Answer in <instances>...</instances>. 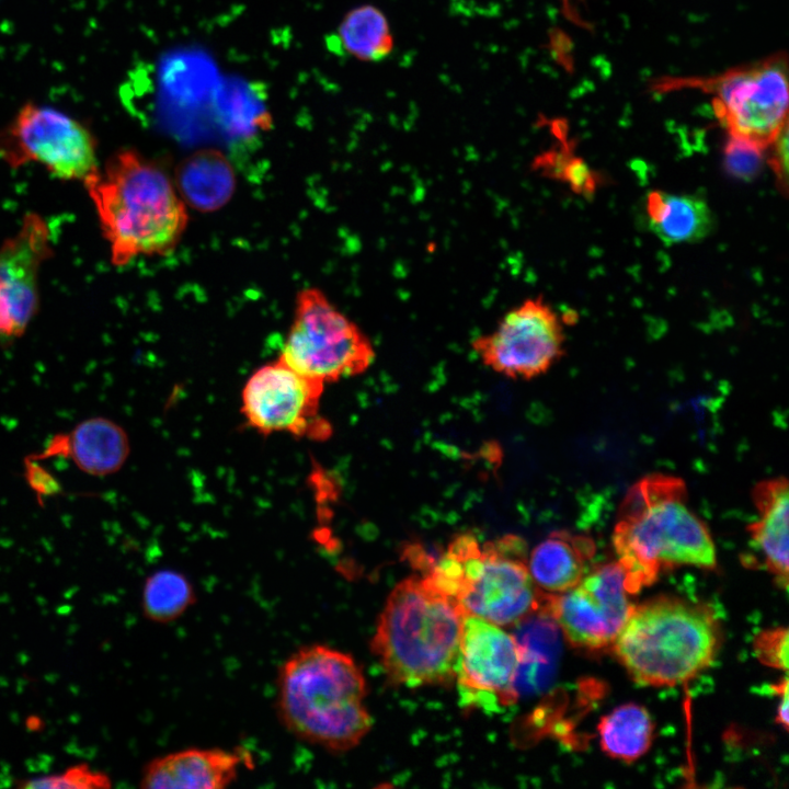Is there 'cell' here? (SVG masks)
<instances>
[{"label":"cell","mask_w":789,"mask_h":789,"mask_svg":"<svg viewBox=\"0 0 789 789\" xmlns=\"http://www.w3.org/2000/svg\"><path fill=\"white\" fill-rule=\"evenodd\" d=\"M597 731L601 747L607 755L632 763L651 747L654 723L644 707L628 702L604 716Z\"/></svg>","instance_id":"cell-20"},{"label":"cell","mask_w":789,"mask_h":789,"mask_svg":"<svg viewBox=\"0 0 789 789\" xmlns=\"http://www.w3.org/2000/svg\"><path fill=\"white\" fill-rule=\"evenodd\" d=\"M534 168L540 170L544 175L568 183L578 194L588 195L596 190L595 174L582 159L571 155L567 145L537 157Z\"/></svg>","instance_id":"cell-24"},{"label":"cell","mask_w":789,"mask_h":789,"mask_svg":"<svg viewBox=\"0 0 789 789\" xmlns=\"http://www.w3.org/2000/svg\"><path fill=\"white\" fill-rule=\"evenodd\" d=\"M788 482L779 477L756 484L754 503L758 518L748 526L754 546L782 588L788 586Z\"/></svg>","instance_id":"cell-16"},{"label":"cell","mask_w":789,"mask_h":789,"mask_svg":"<svg viewBox=\"0 0 789 789\" xmlns=\"http://www.w3.org/2000/svg\"><path fill=\"white\" fill-rule=\"evenodd\" d=\"M719 641V622L710 608L660 596L633 605L611 648L634 682L670 687L706 670Z\"/></svg>","instance_id":"cell-6"},{"label":"cell","mask_w":789,"mask_h":789,"mask_svg":"<svg viewBox=\"0 0 789 789\" xmlns=\"http://www.w3.org/2000/svg\"><path fill=\"white\" fill-rule=\"evenodd\" d=\"M765 149L750 140L730 136L723 153L724 169L735 179L751 181L763 168Z\"/></svg>","instance_id":"cell-25"},{"label":"cell","mask_w":789,"mask_h":789,"mask_svg":"<svg viewBox=\"0 0 789 789\" xmlns=\"http://www.w3.org/2000/svg\"><path fill=\"white\" fill-rule=\"evenodd\" d=\"M0 159L11 168L35 163L55 178L82 184L100 168L96 139L84 124L32 102L0 129Z\"/></svg>","instance_id":"cell-8"},{"label":"cell","mask_w":789,"mask_h":789,"mask_svg":"<svg viewBox=\"0 0 789 789\" xmlns=\"http://www.w3.org/2000/svg\"><path fill=\"white\" fill-rule=\"evenodd\" d=\"M522 664L523 649L515 636L465 614L454 679L465 707L499 711L514 705Z\"/></svg>","instance_id":"cell-11"},{"label":"cell","mask_w":789,"mask_h":789,"mask_svg":"<svg viewBox=\"0 0 789 789\" xmlns=\"http://www.w3.org/2000/svg\"><path fill=\"white\" fill-rule=\"evenodd\" d=\"M241 753L220 747H188L158 756L142 768L144 789H222L238 778Z\"/></svg>","instance_id":"cell-15"},{"label":"cell","mask_w":789,"mask_h":789,"mask_svg":"<svg viewBox=\"0 0 789 789\" xmlns=\"http://www.w3.org/2000/svg\"><path fill=\"white\" fill-rule=\"evenodd\" d=\"M618 561L586 572L574 587L546 594L541 614L548 615L574 648L611 647L633 605Z\"/></svg>","instance_id":"cell-13"},{"label":"cell","mask_w":789,"mask_h":789,"mask_svg":"<svg viewBox=\"0 0 789 789\" xmlns=\"http://www.w3.org/2000/svg\"><path fill=\"white\" fill-rule=\"evenodd\" d=\"M279 358L324 385L364 373L375 350L361 328L316 288L301 289Z\"/></svg>","instance_id":"cell-7"},{"label":"cell","mask_w":789,"mask_h":789,"mask_svg":"<svg viewBox=\"0 0 789 789\" xmlns=\"http://www.w3.org/2000/svg\"><path fill=\"white\" fill-rule=\"evenodd\" d=\"M650 229L665 243H694L713 228V216L699 196L653 191L648 195Z\"/></svg>","instance_id":"cell-18"},{"label":"cell","mask_w":789,"mask_h":789,"mask_svg":"<svg viewBox=\"0 0 789 789\" xmlns=\"http://www.w3.org/2000/svg\"><path fill=\"white\" fill-rule=\"evenodd\" d=\"M47 221L27 214L14 235L0 245V340L22 335L39 306V273L53 254Z\"/></svg>","instance_id":"cell-14"},{"label":"cell","mask_w":789,"mask_h":789,"mask_svg":"<svg viewBox=\"0 0 789 789\" xmlns=\"http://www.w3.org/2000/svg\"><path fill=\"white\" fill-rule=\"evenodd\" d=\"M563 345L561 320L539 297L525 299L508 310L492 332L472 341L485 366L515 379L546 373L562 356Z\"/></svg>","instance_id":"cell-12"},{"label":"cell","mask_w":789,"mask_h":789,"mask_svg":"<svg viewBox=\"0 0 789 789\" xmlns=\"http://www.w3.org/2000/svg\"><path fill=\"white\" fill-rule=\"evenodd\" d=\"M184 167L183 190L196 205L211 208L227 199L232 181L228 163L219 152H198Z\"/></svg>","instance_id":"cell-23"},{"label":"cell","mask_w":789,"mask_h":789,"mask_svg":"<svg viewBox=\"0 0 789 789\" xmlns=\"http://www.w3.org/2000/svg\"><path fill=\"white\" fill-rule=\"evenodd\" d=\"M714 95L713 107L730 136L764 148L787 125L788 76L784 54L696 83Z\"/></svg>","instance_id":"cell-9"},{"label":"cell","mask_w":789,"mask_h":789,"mask_svg":"<svg viewBox=\"0 0 789 789\" xmlns=\"http://www.w3.org/2000/svg\"><path fill=\"white\" fill-rule=\"evenodd\" d=\"M594 552L595 545L591 538L560 530L533 549L527 565L531 579L542 592L558 594L579 584Z\"/></svg>","instance_id":"cell-17"},{"label":"cell","mask_w":789,"mask_h":789,"mask_svg":"<svg viewBox=\"0 0 789 789\" xmlns=\"http://www.w3.org/2000/svg\"><path fill=\"white\" fill-rule=\"evenodd\" d=\"M465 611L424 575L390 592L370 648L396 685L421 687L455 679Z\"/></svg>","instance_id":"cell-4"},{"label":"cell","mask_w":789,"mask_h":789,"mask_svg":"<svg viewBox=\"0 0 789 789\" xmlns=\"http://www.w3.org/2000/svg\"><path fill=\"white\" fill-rule=\"evenodd\" d=\"M83 185L114 265L167 254L183 237L185 202L167 173L137 150L114 152Z\"/></svg>","instance_id":"cell-1"},{"label":"cell","mask_w":789,"mask_h":789,"mask_svg":"<svg viewBox=\"0 0 789 789\" xmlns=\"http://www.w3.org/2000/svg\"><path fill=\"white\" fill-rule=\"evenodd\" d=\"M19 786L37 789H94L111 787V780L105 774L81 764L70 767L60 775L22 780Z\"/></svg>","instance_id":"cell-26"},{"label":"cell","mask_w":789,"mask_h":789,"mask_svg":"<svg viewBox=\"0 0 789 789\" xmlns=\"http://www.w3.org/2000/svg\"><path fill=\"white\" fill-rule=\"evenodd\" d=\"M196 602L195 588L187 576L172 569H162L147 578L141 607L147 619L169 624L179 619Z\"/></svg>","instance_id":"cell-22"},{"label":"cell","mask_w":789,"mask_h":789,"mask_svg":"<svg viewBox=\"0 0 789 789\" xmlns=\"http://www.w3.org/2000/svg\"><path fill=\"white\" fill-rule=\"evenodd\" d=\"M788 642V630L785 627L763 630L754 639V653L763 664L787 671Z\"/></svg>","instance_id":"cell-27"},{"label":"cell","mask_w":789,"mask_h":789,"mask_svg":"<svg viewBox=\"0 0 789 789\" xmlns=\"http://www.w3.org/2000/svg\"><path fill=\"white\" fill-rule=\"evenodd\" d=\"M613 544L630 595L653 584L664 570L717 565L710 533L688 508L684 481L673 476L653 473L631 487Z\"/></svg>","instance_id":"cell-3"},{"label":"cell","mask_w":789,"mask_h":789,"mask_svg":"<svg viewBox=\"0 0 789 789\" xmlns=\"http://www.w3.org/2000/svg\"><path fill=\"white\" fill-rule=\"evenodd\" d=\"M342 47L363 61H378L393 47L388 21L377 8L366 4L348 11L339 26Z\"/></svg>","instance_id":"cell-21"},{"label":"cell","mask_w":789,"mask_h":789,"mask_svg":"<svg viewBox=\"0 0 789 789\" xmlns=\"http://www.w3.org/2000/svg\"><path fill=\"white\" fill-rule=\"evenodd\" d=\"M773 147L771 167L782 186H787V156H788V137L787 125L779 135L769 145Z\"/></svg>","instance_id":"cell-28"},{"label":"cell","mask_w":789,"mask_h":789,"mask_svg":"<svg viewBox=\"0 0 789 789\" xmlns=\"http://www.w3.org/2000/svg\"><path fill=\"white\" fill-rule=\"evenodd\" d=\"M771 689L779 698L777 708V721L784 729L788 728V679L785 676L778 684L773 685Z\"/></svg>","instance_id":"cell-29"},{"label":"cell","mask_w":789,"mask_h":789,"mask_svg":"<svg viewBox=\"0 0 789 789\" xmlns=\"http://www.w3.org/2000/svg\"><path fill=\"white\" fill-rule=\"evenodd\" d=\"M68 451L77 466L94 476L117 471L129 454L124 430L106 419H90L80 423L67 437Z\"/></svg>","instance_id":"cell-19"},{"label":"cell","mask_w":789,"mask_h":789,"mask_svg":"<svg viewBox=\"0 0 789 789\" xmlns=\"http://www.w3.org/2000/svg\"><path fill=\"white\" fill-rule=\"evenodd\" d=\"M523 538L505 535L482 546L474 535H457L423 574L460 608L501 627L542 611L546 594L531 579Z\"/></svg>","instance_id":"cell-5"},{"label":"cell","mask_w":789,"mask_h":789,"mask_svg":"<svg viewBox=\"0 0 789 789\" xmlns=\"http://www.w3.org/2000/svg\"><path fill=\"white\" fill-rule=\"evenodd\" d=\"M323 390V382L297 373L278 357L247 380L241 412L247 423L263 435L288 433L325 439L332 427L319 413Z\"/></svg>","instance_id":"cell-10"},{"label":"cell","mask_w":789,"mask_h":789,"mask_svg":"<svg viewBox=\"0 0 789 789\" xmlns=\"http://www.w3.org/2000/svg\"><path fill=\"white\" fill-rule=\"evenodd\" d=\"M276 685L278 719L302 742L346 752L371 728L365 676L343 651L320 643L297 649L281 665Z\"/></svg>","instance_id":"cell-2"}]
</instances>
